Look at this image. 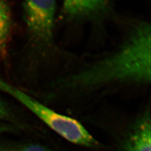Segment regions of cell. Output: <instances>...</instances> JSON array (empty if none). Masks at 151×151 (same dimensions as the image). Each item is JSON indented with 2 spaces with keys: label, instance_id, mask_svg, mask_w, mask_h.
<instances>
[{
  "label": "cell",
  "instance_id": "ba28073f",
  "mask_svg": "<svg viewBox=\"0 0 151 151\" xmlns=\"http://www.w3.org/2000/svg\"><path fill=\"white\" fill-rule=\"evenodd\" d=\"M15 151H53L45 146L37 144H32L23 146Z\"/></svg>",
  "mask_w": 151,
  "mask_h": 151
},
{
  "label": "cell",
  "instance_id": "277c9868",
  "mask_svg": "<svg viewBox=\"0 0 151 151\" xmlns=\"http://www.w3.org/2000/svg\"><path fill=\"white\" fill-rule=\"evenodd\" d=\"M151 114L146 111L130 129L120 151H151Z\"/></svg>",
  "mask_w": 151,
  "mask_h": 151
},
{
  "label": "cell",
  "instance_id": "3957f363",
  "mask_svg": "<svg viewBox=\"0 0 151 151\" xmlns=\"http://www.w3.org/2000/svg\"><path fill=\"white\" fill-rule=\"evenodd\" d=\"M24 15L32 38L48 43L52 38L55 0H25Z\"/></svg>",
  "mask_w": 151,
  "mask_h": 151
},
{
  "label": "cell",
  "instance_id": "5b68a950",
  "mask_svg": "<svg viewBox=\"0 0 151 151\" xmlns=\"http://www.w3.org/2000/svg\"><path fill=\"white\" fill-rule=\"evenodd\" d=\"M108 0H63L65 14L70 16H86L101 11Z\"/></svg>",
  "mask_w": 151,
  "mask_h": 151
},
{
  "label": "cell",
  "instance_id": "8992f818",
  "mask_svg": "<svg viewBox=\"0 0 151 151\" xmlns=\"http://www.w3.org/2000/svg\"><path fill=\"white\" fill-rule=\"evenodd\" d=\"M11 12L6 0H0V55H7L8 44L11 35Z\"/></svg>",
  "mask_w": 151,
  "mask_h": 151
},
{
  "label": "cell",
  "instance_id": "9c48e42d",
  "mask_svg": "<svg viewBox=\"0 0 151 151\" xmlns=\"http://www.w3.org/2000/svg\"><path fill=\"white\" fill-rule=\"evenodd\" d=\"M12 130L13 128L12 125L0 123V134L5 132L12 131Z\"/></svg>",
  "mask_w": 151,
  "mask_h": 151
},
{
  "label": "cell",
  "instance_id": "6da1fadb",
  "mask_svg": "<svg viewBox=\"0 0 151 151\" xmlns=\"http://www.w3.org/2000/svg\"><path fill=\"white\" fill-rule=\"evenodd\" d=\"M151 56V27L143 24L119 51L68 77L61 82L62 86L84 89L114 82H150Z\"/></svg>",
  "mask_w": 151,
  "mask_h": 151
},
{
  "label": "cell",
  "instance_id": "52a82bcc",
  "mask_svg": "<svg viewBox=\"0 0 151 151\" xmlns=\"http://www.w3.org/2000/svg\"><path fill=\"white\" fill-rule=\"evenodd\" d=\"M0 120L14 122L15 121V117L11 109L3 101L0 100Z\"/></svg>",
  "mask_w": 151,
  "mask_h": 151
},
{
  "label": "cell",
  "instance_id": "7a4b0ae2",
  "mask_svg": "<svg viewBox=\"0 0 151 151\" xmlns=\"http://www.w3.org/2000/svg\"><path fill=\"white\" fill-rule=\"evenodd\" d=\"M0 90L14 97L58 135L71 143L96 148L99 142L77 120L58 113L0 78Z\"/></svg>",
  "mask_w": 151,
  "mask_h": 151
}]
</instances>
